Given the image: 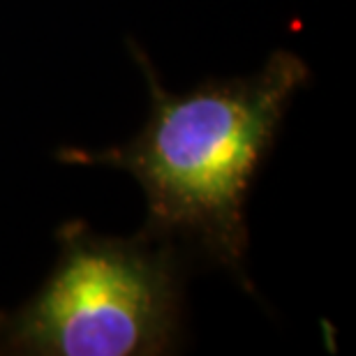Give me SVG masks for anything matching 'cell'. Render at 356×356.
I'll use <instances>...</instances> for the list:
<instances>
[{
	"label": "cell",
	"instance_id": "1",
	"mask_svg": "<svg viewBox=\"0 0 356 356\" xmlns=\"http://www.w3.org/2000/svg\"><path fill=\"white\" fill-rule=\"evenodd\" d=\"M134 54L151 88L144 130L125 146L102 153L70 148L63 158L132 174L146 195L151 238L188 234L245 282L248 188L310 70L280 49L257 72L172 95L139 49Z\"/></svg>",
	"mask_w": 356,
	"mask_h": 356
},
{
	"label": "cell",
	"instance_id": "2",
	"mask_svg": "<svg viewBox=\"0 0 356 356\" xmlns=\"http://www.w3.org/2000/svg\"><path fill=\"white\" fill-rule=\"evenodd\" d=\"M60 257L38 294L0 319V354L155 356L176 345L181 277L151 236L104 238L65 225Z\"/></svg>",
	"mask_w": 356,
	"mask_h": 356
}]
</instances>
